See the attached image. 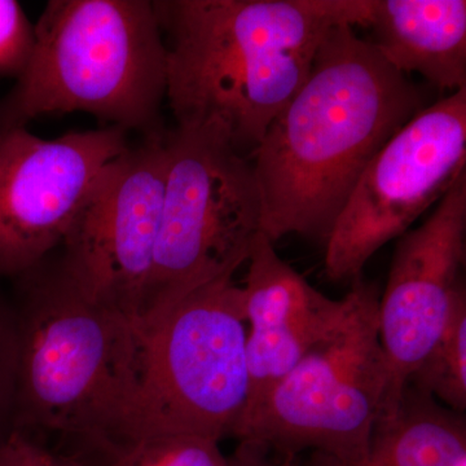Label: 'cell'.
I'll use <instances>...</instances> for the list:
<instances>
[{"label":"cell","mask_w":466,"mask_h":466,"mask_svg":"<svg viewBox=\"0 0 466 466\" xmlns=\"http://www.w3.org/2000/svg\"><path fill=\"white\" fill-rule=\"evenodd\" d=\"M0 466H85L48 450L26 431H14L0 443Z\"/></svg>","instance_id":"cell-19"},{"label":"cell","mask_w":466,"mask_h":466,"mask_svg":"<svg viewBox=\"0 0 466 466\" xmlns=\"http://www.w3.org/2000/svg\"><path fill=\"white\" fill-rule=\"evenodd\" d=\"M106 466H229V462L219 441L195 435H161L119 447Z\"/></svg>","instance_id":"cell-16"},{"label":"cell","mask_w":466,"mask_h":466,"mask_svg":"<svg viewBox=\"0 0 466 466\" xmlns=\"http://www.w3.org/2000/svg\"><path fill=\"white\" fill-rule=\"evenodd\" d=\"M351 284L357 302L342 329L248 407L231 437L263 444L288 462L305 450L339 461L366 453L381 413L388 366L379 289L361 278Z\"/></svg>","instance_id":"cell-7"},{"label":"cell","mask_w":466,"mask_h":466,"mask_svg":"<svg viewBox=\"0 0 466 466\" xmlns=\"http://www.w3.org/2000/svg\"><path fill=\"white\" fill-rule=\"evenodd\" d=\"M134 321L133 375L115 451L161 435H232L249 394L241 287L219 279Z\"/></svg>","instance_id":"cell-4"},{"label":"cell","mask_w":466,"mask_h":466,"mask_svg":"<svg viewBox=\"0 0 466 466\" xmlns=\"http://www.w3.org/2000/svg\"><path fill=\"white\" fill-rule=\"evenodd\" d=\"M244 287L247 329L248 407L265 397L321 343L329 341L349 320L357 291L343 299L325 297L280 258L263 232L248 257Z\"/></svg>","instance_id":"cell-12"},{"label":"cell","mask_w":466,"mask_h":466,"mask_svg":"<svg viewBox=\"0 0 466 466\" xmlns=\"http://www.w3.org/2000/svg\"><path fill=\"white\" fill-rule=\"evenodd\" d=\"M408 385L455 412H465L466 291L453 303L443 332L410 377Z\"/></svg>","instance_id":"cell-15"},{"label":"cell","mask_w":466,"mask_h":466,"mask_svg":"<svg viewBox=\"0 0 466 466\" xmlns=\"http://www.w3.org/2000/svg\"><path fill=\"white\" fill-rule=\"evenodd\" d=\"M177 126L213 125L251 158L325 36L367 26L372 0H159Z\"/></svg>","instance_id":"cell-2"},{"label":"cell","mask_w":466,"mask_h":466,"mask_svg":"<svg viewBox=\"0 0 466 466\" xmlns=\"http://www.w3.org/2000/svg\"><path fill=\"white\" fill-rule=\"evenodd\" d=\"M466 170L444 193L431 218L404 233L380 297V341L388 386L380 415H392L422 359L443 332L460 294L466 291Z\"/></svg>","instance_id":"cell-11"},{"label":"cell","mask_w":466,"mask_h":466,"mask_svg":"<svg viewBox=\"0 0 466 466\" xmlns=\"http://www.w3.org/2000/svg\"><path fill=\"white\" fill-rule=\"evenodd\" d=\"M16 318L14 431L115 449L133 375L134 319L86 299L58 271L32 284Z\"/></svg>","instance_id":"cell-5"},{"label":"cell","mask_w":466,"mask_h":466,"mask_svg":"<svg viewBox=\"0 0 466 466\" xmlns=\"http://www.w3.org/2000/svg\"><path fill=\"white\" fill-rule=\"evenodd\" d=\"M29 63L0 100V133L85 112L122 130L162 134L167 51L148 0H51Z\"/></svg>","instance_id":"cell-3"},{"label":"cell","mask_w":466,"mask_h":466,"mask_svg":"<svg viewBox=\"0 0 466 466\" xmlns=\"http://www.w3.org/2000/svg\"><path fill=\"white\" fill-rule=\"evenodd\" d=\"M229 466H290L263 444L240 441L235 453L228 458Z\"/></svg>","instance_id":"cell-20"},{"label":"cell","mask_w":466,"mask_h":466,"mask_svg":"<svg viewBox=\"0 0 466 466\" xmlns=\"http://www.w3.org/2000/svg\"><path fill=\"white\" fill-rule=\"evenodd\" d=\"M167 173L152 276L135 320L192 290L233 278L262 225V201L249 158L213 125L165 134Z\"/></svg>","instance_id":"cell-6"},{"label":"cell","mask_w":466,"mask_h":466,"mask_svg":"<svg viewBox=\"0 0 466 466\" xmlns=\"http://www.w3.org/2000/svg\"><path fill=\"white\" fill-rule=\"evenodd\" d=\"M128 147L116 126L51 140L0 133V275H26L63 244L101 170Z\"/></svg>","instance_id":"cell-10"},{"label":"cell","mask_w":466,"mask_h":466,"mask_svg":"<svg viewBox=\"0 0 466 466\" xmlns=\"http://www.w3.org/2000/svg\"><path fill=\"white\" fill-rule=\"evenodd\" d=\"M421 101L354 26L330 30L251 156L260 231L274 244L291 233L327 241L359 177Z\"/></svg>","instance_id":"cell-1"},{"label":"cell","mask_w":466,"mask_h":466,"mask_svg":"<svg viewBox=\"0 0 466 466\" xmlns=\"http://www.w3.org/2000/svg\"><path fill=\"white\" fill-rule=\"evenodd\" d=\"M461 413L407 385L392 415H380L360 459L339 461L314 452L308 466H465Z\"/></svg>","instance_id":"cell-14"},{"label":"cell","mask_w":466,"mask_h":466,"mask_svg":"<svg viewBox=\"0 0 466 466\" xmlns=\"http://www.w3.org/2000/svg\"><path fill=\"white\" fill-rule=\"evenodd\" d=\"M165 134L101 170L63 244L58 272L86 299L137 319L152 276L164 198Z\"/></svg>","instance_id":"cell-9"},{"label":"cell","mask_w":466,"mask_h":466,"mask_svg":"<svg viewBox=\"0 0 466 466\" xmlns=\"http://www.w3.org/2000/svg\"><path fill=\"white\" fill-rule=\"evenodd\" d=\"M466 88L421 109L370 161L325 241V275L361 278L368 260L466 170Z\"/></svg>","instance_id":"cell-8"},{"label":"cell","mask_w":466,"mask_h":466,"mask_svg":"<svg viewBox=\"0 0 466 466\" xmlns=\"http://www.w3.org/2000/svg\"><path fill=\"white\" fill-rule=\"evenodd\" d=\"M18 368L16 311L0 299V443L14 431Z\"/></svg>","instance_id":"cell-18"},{"label":"cell","mask_w":466,"mask_h":466,"mask_svg":"<svg viewBox=\"0 0 466 466\" xmlns=\"http://www.w3.org/2000/svg\"><path fill=\"white\" fill-rule=\"evenodd\" d=\"M373 47L401 75L450 94L466 88L464 0H372Z\"/></svg>","instance_id":"cell-13"},{"label":"cell","mask_w":466,"mask_h":466,"mask_svg":"<svg viewBox=\"0 0 466 466\" xmlns=\"http://www.w3.org/2000/svg\"><path fill=\"white\" fill-rule=\"evenodd\" d=\"M34 25L20 3L0 0V76L18 78L32 56Z\"/></svg>","instance_id":"cell-17"}]
</instances>
